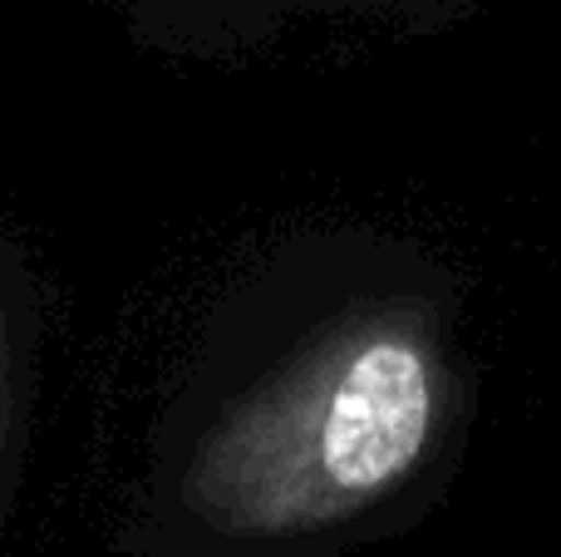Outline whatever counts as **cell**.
Returning a JSON list of instances; mask_svg holds the SVG:
<instances>
[{
	"mask_svg": "<svg viewBox=\"0 0 561 557\" xmlns=\"http://www.w3.org/2000/svg\"><path fill=\"white\" fill-rule=\"evenodd\" d=\"M0 420H5V326H0Z\"/></svg>",
	"mask_w": 561,
	"mask_h": 557,
	"instance_id": "7a4b0ae2",
	"label": "cell"
},
{
	"mask_svg": "<svg viewBox=\"0 0 561 557\" xmlns=\"http://www.w3.org/2000/svg\"><path fill=\"white\" fill-rule=\"evenodd\" d=\"M444 405L448 365L424 316H350L213 424L183 499L217 538H316L414 479Z\"/></svg>",
	"mask_w": 561,
	"mask_h": 557,
	"instance_id": "6da1fadb",
	"label": "cell"
}]
</instances>
